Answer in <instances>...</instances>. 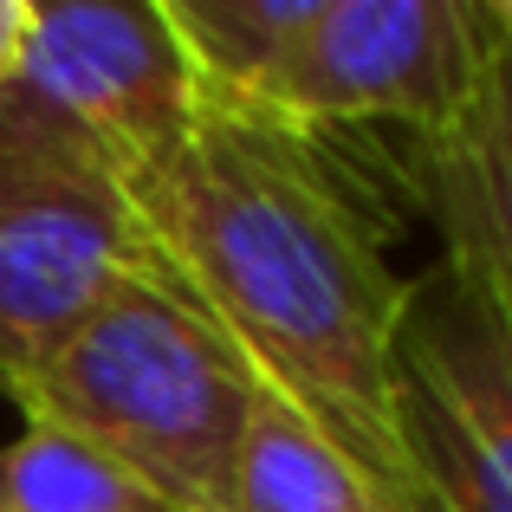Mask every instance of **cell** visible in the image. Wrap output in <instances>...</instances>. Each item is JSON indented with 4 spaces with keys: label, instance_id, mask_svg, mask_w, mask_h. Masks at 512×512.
Masks as SVG:
<instances>
[{
    "label": "cell",
    "instance_id": "cell-10",
    "mask_svg": "<svg viewBox=\"0 0 512 512\" xmlns=\"http://www.w3.org/2000/svg\"><path fill=\"white\" fill-rule=\"evenodd\" d=\"M0 512H175L143 480L59 428L26 422L0 448Z\"/></svg>",
    "mask_w": 512,
    "mask_h": 512
},
{
    "label": "cell",
    "instance_id": "cell-3",
    "mask_svg": "<svg viewBox=\"0 0 512 512\" xmlns=\"http://www.w3.org/2000/svg\"><path fill=\"white\" fill-rule=\"evenodd\" d=\"M389 383L422 512H512V299L461 240L409 279Z\"/></svg>",
    "mask_w": 512,
    "mask_h": 512
},
{
    "label": "cell",
    "instance_id": "cell-4",
    "mask_svg": "<svg viewBox=\"0 0 512 512\" xmlns=\"http://www.w3.org/2000/svg\"><path fill=\"white\" fill-rule=\"evenodd\" d=\"M143 260L124 182L85 143L0 98V383L46 357Z\"/></svg>",
    "mask_w": 512,
    "mask_h": 512
},
{
    "label": "cell",
    "instance_id": "cell-12",
    "mask_svg": "<svg viewBox=\"0 0 512 512\" xmlns=\"http://www.w3.org/2000/svg\"><path fill=\"white\" fill-rule=\"evenodd\" d=\"M487 13H493V26L506 33V46H512V0H487Z\"/></svg>",
    "mask_w": 512,
    "mask_h": 512
},
{
    "label": "cell",
    "instance_id": "cell-8",
    "mask_svg": "<svg viewBox=\"0 0 512 512\" xmlns=\"http://www.w3.org/2000/svg\"><path fill=\"white\" fill-rule=\"evenodd\" d=\"M214 512H389V500L266 389L240 428V448L221 474Z\"/></svg>",
    "mask_w": 512,
    "mask_h": 512
},
{
    "label": "cell",
    "instance_id": "cell-11",
    "mask_svg": "<svg viewBox=\"0 0 512 512\" xmlns=\"http://www.w3.org/2000/svg\"><path fill=\"white\" fill-rule=\"evenodd\" d=\"M26 20H33V0H0V91L13 85V65H20Z\"/></svg>",
    "mask_w": 512,
    "mask_h": 512
},
{
    "label": "cell",
    "instance_id": "cell-7",
    "mask_svg": "<svg viewBox=\"0 0 512 512\" xmlns=\"http://www.w3.org/2000/svg\"><path fill=\"white\" fill-rule=\"evenodd\" d=\"M409 188L435 234L461 240L512 299V46L493 13L461 117L435 137H409Z\"/></svg>",
    "mask_w": 512,
    "mask_h": 512
},
{
    "label": "cell",
    "instance_id": "cell-2",
    "mask_svg": "<svg viewBox=\"0 0 512 512\" xmlns=\"http://www.w3.org/2000/svg\"><path fill=\"white\" fill-rule=\"evenodd\" d=\"M26 422L85 441L175 512H214L266 383L156 260L124 273L7 383Z\"/></svg>",
    "mask_w": 512,
    "mask_h": 512
},
{
    "label": "cell",
    "instance_id": "cell-5",
    "mask_svg": "<svg viewBox=\"0 0 512 512\" xmlns=\"http://www.w3.org/2000/svg\"><path fill=\"white\" fill-rule=\"evenodd\" d=\"M487 52L480 0H312L266 124L338 137L396 124L435 137L461 117Z\"/></svg>",
    "mask_w": 512,
    "mask_h": 512
},
{
    "label": "cell",
    "instance_id": "cell-9",
    "mask_svg": "<svg viewBox=\"0 0 512 512\" xmlns=\"http://www.w3.org/2000/svg\"><path fill=\"white\" fill-rule=\"evenodd\" d=\"M305 13L312 0H163V20L195 72L201 111L266 117Z\"/></svg>",
    "mask_w": 512,
    "mask_h": 512
},
{
    "label": "cell",
    "instance_id": "cell-6",
    "mask_svg": "<svg viewBox=\"0 0 512 512\" xmlns=\"http://www.w3.org/2000/svg\"><path fill=\"white\" fill-rule=\"evenodd\" d=\"M0 98L85 143L117 182L201 117L195 72L163 20V0L33 7L13 85Z\"/></svg>",
    "mask_w": 512,
    "mask_h": 512
},
{
    "label": "cell",
    "instance_id": "cell-1",
    "mask_svg": "<svg viewBox=\"0 0 512 512\" xmlns=\"http://www.w3.org/2000/svg\"><path fill=\"white\" fill-rule=\"evenodd\" d=\"M143 247L286 409L389 500L422 512L396 428V331L409 279L325 137L201 111L124 175Z\"/></svg>",
    "mask_w": 512,
    "mask_h": 512
}]
</instances>
